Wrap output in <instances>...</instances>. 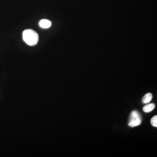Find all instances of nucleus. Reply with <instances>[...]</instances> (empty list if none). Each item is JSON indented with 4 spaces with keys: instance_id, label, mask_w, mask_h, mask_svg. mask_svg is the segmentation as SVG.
<instances>
[{
    "instance_id": "f257e3e1",
    "label": "nucleus",
    "mask_w": 157,
    "mask_h": 157,
    "mask_svg": "<svg viewBox=\"0 0 157 157\" xmlns=\"http://www.w3.org/2000/svg\"><path fill=\"white\" fill-rule=\"evenodd\" d=\"M23 39L24 42L30 46L36 45L39 41V36L36 32L33 30L29 29L23 32Z\"/></svg>"
},
{
    "instance_id": "f03ea898",
    "label": "nucleus",
    "mask_w": 157,
    "mask_h": 157,
    "mask_svg": "<svg viewBox=\"0 0 157 157\" xmlns=\"http://www.w3.org/2000/svg\"><path fill=\"white\" fill-rule=\"evenodd\" d=\"M142 121V119L140 113L137 111L134 110L131 113L128 122V125L134 127L139 125Z\"/></svg>"
},
{
    "instance_id": "7ed1b4c3",
    "label": "nucleus",
    "mask_w": 157,
    "mask_h": 157,
    "mask_svg": "<svg viewBox=\"0 0 157 157\" xmlns=\"http://www.w3.org/2000/svg\"><path fill=\"white\" fill-rule=\"evenodd\" d=\"M52 25V23L50 21L47 19H42L39 22V25L41 28L47 29L49 28Z\"/></svg>"
},
{
    "instance_id": "20e7f679",
    "label": "nucleus",
    "mask_w": 157,
    "mask_h": 157,
    "mask_svg": "<svg viewBox=\"0 0 157 157\" xmlns=\"http://www.w3.org/2000/svg\"><path fill=\"white\" fill-rule=\"evenodd\" d=\"M152 98V94H151V93H147L143 97V99H142V102H143V103H144V104L148 103L149 102H150Z\"/></svg>"
},
{
    "instance_id": "39448f33",
    "label": "nucleus",
    "mask_w": 157,
    "mask_h": 157,
    "mask_svg": "<svg viewBox=\"0 0 157 157\" xmlns=\"http://www.w3.org/2000/svg\"><path fill=\"white\" fill-rule=\"evenodd\" d=\"M155 107V104H149L148 105H146V106H144V107H143V111L146 113L150 112L154 109Z\"/></svg>"
},
{
    "instance_id": "423d86ee",
    "label": "nucleus",
    "mask_w": 157,
    "mask_h": 157,
    "mask_svg": "<svg viewBox=\"0 0 157 157\" xmlns=\"http://www.w3.org/2000/svg\"><path fill=\"white\" fill-rule=\"evenodd\" d=\"M151 123L152 125L153 126L155 127H157V116H155L152 118L151 121Z\"/></svg>"
}]
</instances>
